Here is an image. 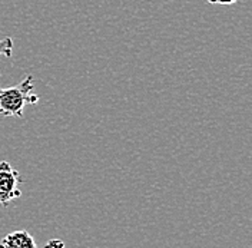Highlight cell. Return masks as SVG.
<instances>
[{
  "label": "cell",
  "instance_id": "cell-1",
  "mask_svg": "<svg viewBox=\"0 0 252 248\" xmlns=\"http://www.w3.org/2000/svg\"><path fill=\"white\" fill-rule=\"evenodd\" d=\"M33 88L34 82L32 76H26L15 86L0 88V115L22 118L26 105L39 102V96L33 93Z\"/></svg>",
  "mask_w": 252,
  "mask_h": 248
},
{
  "label": "cell",
  "instance_id": "cell-2",
  "mask_svg": "<svg viewBox=\"0 0 252 248\" xmlns=\"http://www.w3.org/2000/svg\"><path fill=\"white\" fill-rule=\"evenodd\" d=\"M22 182L19 171L9 162H0V204L7 207L10 202L22 195L19 184Z\"/></svg>",
  "mask_w": 252,
  "mask_h": 248
},
{
  "label": "cell",
  "instance_id": "cell-3",
  "mask_svg": "<svg viewBox=\"0 0 252 248\" xmlns=\"http://www.w3.org/2000/svg\"><path fill=\"white\" fill-rule=\"evenodd\" d=\"M0 248H37L36 241L31 234L25 230L9 233L0 241Z\"/></svg>",
  "mask_w": 252,
  "mask_h": 248
},
{
  "label": "cell",
  "instance_id": "cell-4",
  "mask_svg": "<svg viewBox=\"0 0 252 248\" xmlns=\"http://www.w3.org/2000/svg\"><path fill=\"white\" fill-rule=\"evenodd\" d=\"M13 52V40L10 37H0V58H12Z\"/></svg>",
  "mask_w": 252,
  "mask_h": 248
},
{
  "label": "cell",
  "instance_id": "cell-5",
  "mask_svg": "<svg viewBox=\"0 0 252 248\" xmlns=\"http://www.w3.org/2000/svg\"><path fill=\"white\" fill-rule=\"evenodd\" d=\"M43 248H64V243H63L62 240L53 238V240H50L49 243H46V246Z\"/></svg>",
  "mask_w": 252,
  "mask_h": 248
},
{
  "label": "cell",
  "instance_id": "cell-6",
  "mask_svg": "<svg viewBox=\"0 0 252 248\" xmlns=\"http://www.w3.org/2000/svg\"><path fill=\"white\" fill-rule=\"evenodd\" d=\"M211 4H234L238 0H206Z\"/></svg>",
  "mask_w": 252,
  "mask_h": 248
}]
</instances>
